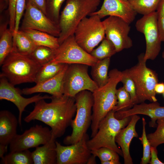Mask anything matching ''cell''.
<instances>
[{"label":"cell","mask_w":164,"mask_h":164,"mask_svg":"<svg viewBox=\"0 0 164 164\" xmlns=\"http://www.w3.org/2000/svg\"><path fill=\"white\" fill-rule=\"evenodd\" d=\"M50 99L49 103L43 99L35 103L33 109L24 121L27 123L34 120L43 122L50 127L52 135L56 139L62 136L70 125L76 111L75 100L74 97L64 94L51 96Z\"/></svg>","instance_id":"1"},{"label":"cell","mask_w":164,"mask_h":164,"mask_svg":"<svg viewBox=\"0 0 164 164\" xmlns=\"http://www.w3.org/2000/svg\"><path fill=\"white\" fill-rule=\"evenodd\" d=\"M109 80L104 85L92 93L93 104L91 125V137L97 133L101 121L117 104V86L123 77L122 71L115 68L108 73Z\"/></svg>","instance_id":"2"},{"label":"cell","mask_w":164,"mask_h":164,"mask_svg":"<svg viewBox=\"0 0 164 164\" xmlns=\"http://www.w3.org/2000/svg\"><path fill=\"white\" fill-rule=\"evenodd\" d=\"M101 0H66L60 13L59 26L60 32L58 37L60 44L73 35L79 22L97 11Z\"/></svg>","instance_id":"3"},{"label":"cell","mask_w":164,"mask_h":164,"mask_svg":"<svg viewBox=\"0 0 164 164\" xmlns=\"http://www.w3.org/2000/svg\"><path fill=\"white\" fill-rule=\"evenodd\" d=\"M1 66L0 77H5L14 86L35 82L36 75L41 66L29 56L13 50Z\"/></svg>","instance_id":"4"},{"label":"cell","mask_w":164,"mask_h":164,"mask_svg":"<svg viewBox=\"0 0 164 164\" xmlns=\"http://www.w3.org/2000/svg\"><path fill=\"white\" fill-rule=\"evenodd\" d=\"M145 53L138 56V62L132 67L122 71L134 81L136 88L138 104L148 100L151 102L157 101L154 88L159 82L156 71L148 67L144 60Z\"/></svg>","instance_id":"5"},{"label":"cell","mask_w":164,"mask_h":164,"mask_svg":"<svg viewBox=\"0 0 164 164\" xmlns=\"http://www.w3.org/2000/svg\"><path fill=\"white\" fill-rule=\"evenodd\" d=\"M115 112L112 110L100 122L95 135L87 141L88 146L91 150L105 147L123 156L121 150L116 144L115 138L120 131L128 125L132 116L119 119L115 117Z\"/></svg>","instance_id":"6"},{"label":"cell","mask_w":164,"mask_h":164,"mask_svg":"<svg viewBox=\"0 0 164 164\" xmlns=\"http://www.w3.org/2000/svg\"><path fill=\"white\" fill-rule=\"evenodd\" d=\"M74 98L76 111L70 125L72 132L63 140L64 144L67 145L75 143L80 140L87 134L91 124L93 104L92 93L88 90L83 91L77 94Z\"/></svg>","instance_id":"7"},{"label":"cell","mask_w":164,"mask_h":164,"mask_svg":"<svg viewBox=\"0 0 164 164\" xmlns=\"http://www.w3.org/2000/svg\"><path fill=\"white\" fill-rule=\"evenodd\" d=\"M101 19L95 14L85 17L79 22L74 31L73 35L77 43L89 53L105 37Z\"/></svg>","instance_id":"8"},{"label":"cell","mask_w":164,"mask_h":164,"mask_svg":"<svg viewBox=\"0 0 164 164\" xmlns=\"http://www.w3.org/2000/svg\"><path fill=\"white\" fill-rule=\"evenodd\" d=\"M88 66L80 64H68L63 79V94L74 97L81 91L88 90L93 93L98 87L88 74Z\"/></svg>","instance_id":"9"},{"label":"cell","mask_w":164,"mask_h":164,"mask_svg":"<svg viewBox=\"0 0 164 164\" xmlns=\"http://www.w3.org/2000/svg\"><path fill=\"white\" fill-rule=\"evenodd\" d=\"M98 60L78 44L73 35L60 44L55 50L53 59L50 62L68 64H83L91 67Z\"/></svg>","instance_id":"10"},{"label":"cell","mask_w":164,"mask_h":164,"mask_svg":"<svg viewBox=\"0 0 164 164\" xmlns=\"http://www.w3.org/2000/svg\"><path fill=\"white\" fill-rule=\"evenodd\" d=\"M135 26L145 37L146 47L144 61L154 60L161 50L162 42L157 26L156 11L143 15L137 21Z\"/></svg>","instance_id":"11"},{"label":"cell","mask_w":164,"mask_h":164,"mask_svg":"<svg viewBox=\"0 0 164 164\" xmlns=\"http://www.w3.org/2000/svg\"><path fill=\"white\" fill-rule=\"evenodd\" d=\"M52 136L51 129L48 127L36 125L22 134L15 136L9 144L10 152L36 148L48 142Z\"/></svg>","instance_id":"12"},{"label":"cell","mask_w":164,"mask_h":164,"mask_svg":"<svg viewBox=\"0 0 164 164\" xmlns=\"http://www.w3.org/2000/svg\"><path fill=\"white\" fill-rule=\"evenodd\" d=\"M102 22L105 37L113 43L117 53L132 46V40L128 36L129 24L120 17L114 16H109Z\"/></svg>","instance_id":"13"},{"label":"cell","mask_w":164,"mask_h":164,"mask_svg":"<svg viewBox=\"0 0 164 164\" xmlns=\"http://www.w3.org/2000/svg\"><path fill=\"white\" fill-rule=\"evenodd\" d=\"M89 139L87 133L78 142L67 146L56 141L57 164H87L91 154L87 145Z\"/></svg>","instance_id":"14"},{"label":"cell","mask_w":164,"mask_h":164,"mask_svg":"<svg viewBox=\"0 0 164 164\" xmlns=\"http://www.w3.org/2000/svg\"><path fill=\"white\" fill-rule=\"evenodd\" d=\"M25 10L21 30L34 29L59 37L60 32L59 25L52 21L41 10L27 2Z\"/></svg>","instance_id":"15"},{"label":"cell","mask_w":164,"mask_h":164,"mask_svg":"<svg viewBox=\"0 0 164 164\" xmlns=\"http://www.w3.org/2000/svg\"><path fill=\"white\" fill-rule=\"evenodd\" d=\"M0 77V100L10 101L16 106L19 111V124L21 127L22 115L27 106L32 103H36L41 100L50 99L51 97V96H42L40 94L29 98L24 97L22 95V94L21 90L15 88L5 77Z\"/></svg>","instance_id":"16"},{"label":"cell","mask_w":164,"mask_h":164,"mask_svg":"<svg viewBox=\"0 0 164 164\" xmlns=\"http://www.w3.org/2000/svg\"><path fill=\"white\" fill-rule=\"evenodd\" d=\"M137 14L128 0H104L100 9L91 15H97L101 19L107 16H117L130 24Z\"/></svg>","instance_id":"17"},{"label":"cell","mask_w":164,"mask_h":164,"mask_svg":"<svg viewBox=\"0 0 164 164\" xmlns=\"http://www.w3.org/2000/svg\"><path fill=\"white\" fill-rule=\"evenodd\" d=\"M138 114L150 117L151 121L149 123V126L156 127L157 120L164 118V106H161L157 101L149 104L143 102L135 104L131 109L116 111L114 114L115 117L119 119Z\"/></svg>","instance_id":"18"},{"label":"cell","mask_w":164,"mask_h":164,"mask_svg":"<svg viewBox=\"0 0 164 164\" xmlns=\"http://www.w3.org/2000/svg\"><path fill=\"white\" fill-rule=\"evenodd\" d=\"M68 65V64H66L63 70L53 77L36 84L32 87L22 89L21 90L22 94L28 95L37 93H45L54 97L62 96L63 94L64 76Z\"/></svg>","instance_id":"19"},{"label":"cell","mask_w":164,"mask_h":164,"mask_svg":"<svg viewBox=\"0 0 164 164\" xmlns=\"http://www.w3.org/2000/svg\"><path fill=\"white\" fill-rule=\"evenodd\" d=\"M140 118L137 114L132 116L128 125L120 131L116 137V142L121 148L125 164H133L130 153V146L132 139L138 136L135 130V125Z\"/></svg>","instance_id":"20"},{"label":"cell","mask_w":164,"mask_h":164,"mask_svg":"<svg viewBox=\"0 0 164 164\" xmlns=\"http://www.w3.org/2000/svg\"><path fill=\"white\" fill-rule=\"evenodd\" d=\"M19 124L16 116L7 110L0 111V144L8 145L17 134Z\"/></svg>","instance_id":"21"},{"label":"cell","mask_w":164,"mask_h":164,"mask_svg":"<svg viewBox=\"0 0 164 164\" xmlns=\"http://www.w3.org/2000/svg\"><path fill=\"white\" fill-rule=\"evenodd\" d=\"M56 139L53 136L48 142L36 148L32 152L33 164H57Z\"/></svg>","instance_id":"22"},{"label":"cell","mask_w":164,"mask_h":164,"mask_svg":"<svg viewBox=\"0 0 164 164\" xmlns=\"http://www.w3.org/2000/svg\"><path fill=\"white\" fill-rule=\"evenodd\" d=\"M21 30L29 37L36 46H46L54 50L57 49L60 46L58 37L34 29Z\"/></svg>","instance_id":"23"},{"label":"cell","mask_w":164,"mask_h":164,"mask_svg":"<svg viewBox=\"0 0 164 164\" xmlns=\"http://www.w3.org/2000/svg\"><path fill=\"white\" fill-rule=\"evenodd\" d=\"M110 62V58L98 60L91 66V74L92 79L98 87L105 85L109 80L108 70Z\"/></svg>","instance_id":"24"},{"label":"cell","mask_w":164,"mask_h":164,"mask_svg":"<svg viewBox=\"0 0 164 164\" xmlns=\"http://www.w3.org/2000/svg\"><path fill=\"white\" fill-rule=\"evenodd\" d=\"M0 65L12 51L13 32L7 28L6 24H2L0 28Z\"/></svg>","instance_id":"25"},{"label":"cell","mask_w":164,"mask_h":164,"mask_svg":"<svg viewBox=\"0 0 164 164\" xmlns=\"http://www.w3.org/2000/svg\"><path fill=\"white\" fill-rule=\"evenodd\" d=\"M13 37V50L21 54L29 56L36 46L29 37L21 30H19Z\"/></svg>","instance_id":"26"},{"label":"cell","mask_w":164,"mask_h":164,"mask_svg":"<svg viewBox=\"0 0 164 164\" xmlns=\"http://www.w3.org/2000/svg\"><path fill=\"white\" fill-rule=\"evenodd\" d=\"M66 64L50 62L42 66L36 75L35 83H39L53 77L63 70Z\"/></svg>","instance_id":"27"},{"label":"cell","mask_w":164,"mask_h":164,"mask_svg":"<svg viewBox=\"0 0 164 164\" xmlns=\"http://www.w3.org/2000/svg\"><path fill=\"white\" fill-rule=\"evenodd\" d=\"M0 164H33L32 152L28 149L10 152L1 158Z\"/></svg>","instance_id":"28"},{"label":"cell","mask_w":164,"mask_h":164,"mask_svg":"<svg viewBox=\"0 0 164 164\" xmlns=\"http://www.w3.org/2000/svg\"><path fill=\"white\" fill-rule=\"evenodd\" d=\"M117 53L112 42L106 37L102 41L99 46L94 49L90 54L98 60L111 57Z\"/></svg>","instance_id":"29"},{"label":"cell","mask_w":164,"mask_h":164,"mask_svg":"<svg viewBox=\"0 0 164 164\" xmlns=\"http://www.w3.org/2000/svg\"><path fill=\"white\" fill-rule=\"evenodd\" d=\"M55 50L44 46H36L29 56L41 66L51 61L53 58Z\"/></svg>","instance_id":"30"},{"label":"cell","mask_w":164,"mask_h":164,"mask_svg":"<svg viewBox=\"0 0 164 164\" xmlns=\"http://www.w3.org/2000/svg\"><path fill=\"white\" fill-rule=\"evenodd\" d=\"M137 13L144 15L156 11L161 0H128Z\"/></svg>","instance_id":"31"},{"label":"cell","mask_w":164,"mask_h":164,"mask_svg":"<svg viewBox=\"0 0 164 164\" xmlns=\"http://www.w3.org/2000/svg\"><path fill=\"white\" fill-rule=\"evenodd\" d=\"M116 95L117 104L114 109L115 112L127 110L132 107L130 95L124 86L117 89Z\"/></svg>","instance_id":"32"},{"label":"cell","mask_w":164,"mask_h":164,"mask_svg":"<svg viewBox=\"0 0 164 164\" xmlns=\"http://www.w3.org/2000/svg\"><path fill=\"white\" fill-rule=\"evenodd\" d=\"M65 0H46V16L53 22L58 25L61 8Z\"/></svg>","instance_id":"33"},{"label":"cell","mask_w":164,"mask_h":164,"mask_svg":"<svg viewBox=\"0 0 164 164\" xmlns=\"http://www.w3.org/2000/svg\"><path fill=\"white\" fill-rule=\"evenodd\" d=\"M156 123L157 128L155 132L147 135L151 146L156 147L164 143V118L158 119Z\"/></svg>","instance_id":"34"},{"label":"cell","mask_w":164,"mask_h":164,"mask_svg":"<svg viewBox=\"0 0 164 164\" xmlns=\"http://www.w3.org/2000/svg\"><path fill=\"white\" fill-rule=\"evenodd\" d=\"M142 132L141 137L139 138L143 146V155L141 158V164H147L149 163L151 159V145L146 134L145 126L146 124L144 118L142 119Z\"/></svg>","instance_id":"35"},{"label":"cell","mask_w":164,"mask_h":164,"mask_svg":"<svg viewBox=\"0 0 164 164\" xmlns=\"http://www.w3.org/2000/svg\"><path fill=\"white\" fill-rule=\"evenodd\" d=\"M91 154L98 157L101 162L115 160L119 161L118 154L115 151L108 148L101 147L91 150Z\"/></svg>","instance_id":"36"},{"label":"cell","mask_w":164,"mask_h":164,"mask_svg":"<svg viewBox=\"0 0 164 164\" xmlns=\"http://www.w3.org/2000/svg\"><path fill=\"white\" fill-rule=\"evenodd\" d=\"M121 82L123 84L131 98V105L138 104L135 83L133 80L128 76L124 74Z\"/></svg>","instance_id":"37"},{"label":"cell","mask_w":164,"mask_h":164,"mask_svg":"<svg viewBox=\"0 0 164 164\" xmlns=\"http://www.w3.org/2000/svg\"><path fill=\"white\" fill-rule=\"evenodd\" d=\"M157 24L162 42H164V0H161L156 11Z\"/></svg>","instance_id":"38"},{"label":"cell","mask_w":164,"mask_h":164,"mask_svg":"<svg viewBox=\"0 0 164 164\" xmlns=\"http://www.w3.org/2000/svg\"><path fill=\"white\" fill-rule=\"evenodd\" d=\"M17 1V0H9L8 4L9 29L13 33L15 28Z\"/></svg>","instance_id":"39"},{"label":"cell","mask_w":164,"mask_h":164,"mask_svg":"<svg viewBox=\"0 0 164 164\" xmlns=\"http://www.w3.org/2000/svg\"><path fill=\"white\" fill-rule=\"evenodd\" d=\"M26 2L38 8L46 15V0H26Z\"/></svg>","instance_id":"40"},{"label":"cell","mask_w":164,"mask_h":164,"mask_svg":"<svg viewBox=\"0 0 164 164\" xmlns=\"http://www.w3.org/2000/svg\"><path fill=\"white\" fill-rule=\"evenodd\" d=\"M158 152L157 147L151 146V159L149 162L150 164H164L161 161L158 156Z\"/></svg>","instance_id":"41"},{"label":"cell","mask_w":164,"mask_h":164,"mask_svg":"<svg viewBox=\"0 0 164 164\" xmlns=\"http://www.w3.org/2000/svg\"><path fill=\"white\" fill-rule=\"evenodd\" d=\"M26 0H17L16 10L19 12H23L26 8Z\"/></svg>","instance_id":"42"},{"label":"cell","mask_w":164,"mask_h":164,"mask_svg":"<svg viewBox=\"0 0 164 164\" xmlns=\"http://www.w3.org/2000/svg\"><path fill=\"white\" fill-rule=\"evenodd\" d=\"M154 90L156 94H162L164 92V82L157 83L155 87Z\"/></svg>","instance_id":"43"},{"label":"cell","mask_w":164,"mask_h":164,"mask_svg":"<svg viewBox=\"0 0 164 164\" xmlns=\"http://www.w3.org/2000/svg\"><path fill=\"white\" fill-rule=\"evenodd\" d=\"M8 145L0 144V157H3L4 154L7 151Z\"/></svg>","instance_id":"44"},{"label":"cell","mask_w":164,"mask_h":164,"mask_svg":"<svg viewBox=\"0 0 164 164\" xmlns=\"http://www.w3.org/2000/svg\"><path fill=\"white\" fill-rule=\"evenodd\" d=\"M9 0H0V11H2L6 6L8 5Z\"/></svg>","instance_id":"45"},{"label":"cell","mask_w":164,"mask_h":164,"mask_svg":"<svg viewBox=\"0 0 164 164\" xmlns=\"http://www.w3.org/2000/svg\"><path fill=\"white\" fill-rule=\"evenodd\" d=\"M96 157L93 155L91 154L90 157L89 158L87 162V164H96Z\"/></svg>","instance_id":"46"},{"label":"cell","mask_w":164,"mask_h":164,"mask_svg":"<svg viewBox=\"0 0 164 164\" xmlns=\"http://www.w3.org/2000/svg\"><path fill=\"white\" fill-rule=\"evenodd\" d=\"M101 164H120L121 163L119 161L115 160H110L101 162Z\"/></svg>","instance_id":"47"},{"label":"cell","mask_w":164,"mask_h":164,"mask_svg":"<svg viewBox=\"0 0 164 164\" xmlns=\"http://www.w3.org/2000/svg\"><path fill=\"white\" fill-rule=\"evenodd\" d=\"M162 58L164 59V50L162 53Z\"/></svg>","instance_id":"48"},{"label":"cell","mask_w":164,"mask_h":164,"mask_svg":"<svg viewBox=\"0 0 164 164\" xmlns=\"http://www.w3.org/2000/svg\"><path fill=\"white\" fill-rule=\"evenodd\" d=\"M163 94V97H164V92L163 93V94Z\"/></svg>","instance_id":"49"},{"label":"cell","mask_w":164,"mask_h":164,"mask_svg":"<svg viewBox=\"0 0 164 164\" xmlns=\"http://www.w3.org/2000/svg\"></svg>","instance_id":"50"}]
</instances>
